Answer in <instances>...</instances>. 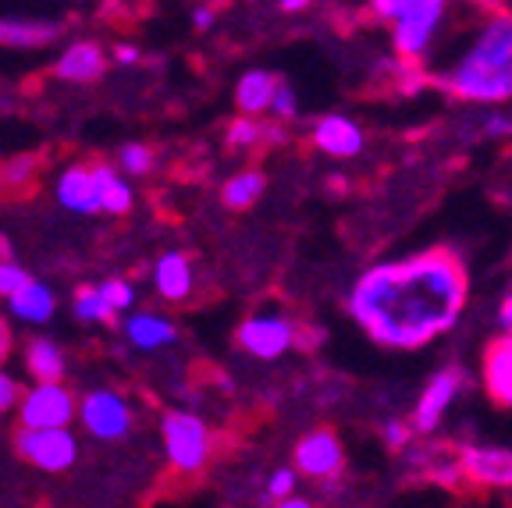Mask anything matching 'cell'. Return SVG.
Here are the masks:
<instances>
[{
  "mask_svg": "<svg viewBox=\"0 0 512 508\" xmlns=\"http://www.w3.org/2000/svg\"><path fill=\"white\" fill-rule=\"evenodd\" d=\"M153 288L164 302L171 306H182L192 299V288H196V274H192V260L182 249H168L160 253V260L153 263Z\"/></svg>",
  "mask_w": 512,
  "mask_h": 508,
  "instance_id": "2e32d148",
  "label": "cell"
},
{
  "mask_svg": "<svg viewBox=\"0 0 512 508\" xmlns=\"http://www.w3.org/2000/svg\"><path fill=\"white\" fill-rule=\"evenodd\" d=\"M459 462L473 491H512V448L459 445Z\"/></svg>",
  "mask_w": 512,
  "mask_h": 508,
  "instance_id": "8fae6325",
  "label": "cell"
},
{
  "mask_svg": "<svg viewBox=\"0 0 512 508\" xmlns=\"http://www.w3.org/2000/svg\"><path fill=\"white\" fill-rule=\"evenodd\" d=\"M118 171H125V175L132 178H143L153 171V150L143 143H125L118 150Z\"/></svg>",
  "mask_w": 512,
  "mask_h": 508,
  "instance_id": "484cf974",
  "label": "cell"
},
{
  "mask_svg": "<svg viewBox=\"0 0 512 508\" xmlns=\"http://www.w3.org/2000/svg\"><path fill=\"white\" fill-rule=\"evenodd\" d=\"M25 370L36 384H50V381H64V370H68V359L64 349L50 338H32L25 345Z\"/></svg>",
  "mask_w": 512,
  "mask_h": 508,
  "instance_id": "ffe728a7",
  "label": "cell"
},
{
  "mask_svg": "<svg viewBox=\"0 0 512 508\" xmlns=\"http://www.w3.org/2000/svg\"><path fill=\"white\" fill-rule=\"evenodd\" d=\"M32 274L25 267H18L15 260H0V299H15L22 288L32 285Z\"/></svg>",
  "mask_w": 512,
  "mask_h": 508,
  "instance_id": "f1b7e54d",
  "label": "cell"
},
{
  "mask_svg": "<svg viewBox=\"0 0 512 508\" xmlns=\"http://www.w3.org/2000/svg\"><path fill=\"white\" fill-rule=\"evenodd\" d=\"M271 118L278 121V125H285V121H296L299 118V93L292 86H288L285 79L278 82V93H274Z\"/></svg>",
  "mask_w": 512,
  "mask_h": 508,
  "instance_id": "4dcf8cb0",
  "label": "cell"
},
{
  "mask_svg": "<svg viewBox=\"0 0 512 508\" xmlns=\"http://www.w3.org/2000/svg\"><path fill=\"white\" fill-rule=\"evenodd\" d=\"M470 4L484 11V15H498V11H505V4H509V0H470Z\"/></svg>",
  "mask_w": 512,
  "mask_h": 508,
  "instance_id": "60d3db41",
  "label": "cell"
},
{
  "mask_svg": "<svg viewBox=\"0 0 512 508\" xmlns=\"http://www.w3.org/2000/svg\"><path fill=\"white\" fill-rule=\"evenodd\" d=\"M466 388H470V374H466L463 366L452 363V366H441V370H434V374L427 377L420 398H416L413 416H409L416 437H434V434H438L441 423H445V413L459 402V395H463Z\"/></svg>",
  "mask_w": 512,
  "mask_h": 508,
  "instance_id": "8992f818",
  "label": "cell"
},
{
  "mask_svg": "<svg viewBox=\"0 0 512 508\" xmlns=\"http://www.w3.org/2000/svg\"><path fill=\"white\" fill-rule=\"evenodd\" d=\"M413 4L416 0H367V11H370L374 22H384V25H392L395 29V25L413 11Z\"/></svg>",
  "mask_w": 512,
  "mask_h": 508,
  "instance_id": "f546056e",
  "label": "cell"
},
{
  "mask_svg": "<svg viewBox=\"0 0 512 508\" xmlns=\"http://www.w3.org/2000/svg\"><path fill=\"white\" fill-rule=\"evenodd\" d=\"M296 477H299V473H296V469H288V466L274 469L271 477H267V494H264V498L271 501V505L292 498V494H296V484H299Z\"/></svg>",
  "mask_w": 512,
  "mask_h": 508,
  "instance_id": "1f68e13d",
  "label": "cell"
},
{
  "mask_svg": "<svg viewBox=\"0 0 512 508\" xmlns=\"http://www.w3.org/2000/svg\"><path fill=\"white\" fill-rule=\"evenodd\" d=\"M264 189H267L264 171H239V175H232L221 185V203L228 210H249L260 203Z\"/></svg>",
  "mask_w": 512,
  "mask_h": 508,
  "instance_id": "603a6c76",
  "label": "cell"
},
{
  "mask_svg": "<svg viewBox=\"0 0 512 508\" xmlns=\"http://www.w3.org/2000/svg\"><path fill=\"white\" fill-rule=\"evenodd\" d=\"M79 423L93 441L114 445V441H125L132 434L136 413L118 388H89L79 398Z\"/></svg>",
  "mask_w": 512,
  "mask_h": 508,
  "instance_id": "5b68a950",
  "label": "cell"
},
{
  "mask_svg": "<svg viewBox=\"0 0 512 508\" xmlns=\"http://www.w3.org/2000/svg\"><path fill=\"white\" fill-rule=\"evenodd\" d=\"M274 508H317L310 498H299V494H292V498H285V501H278Z\"/></svg>",
  "mask_w": 512,
  "mask_h": 508,
  "instance_id": "7bdbcfd3",
  "label": "cell"
},
{
  "mask_svg": "<svg viewBox=\"0 0 512 508\" xmlns=\"http://www.w3.org/2000/svg\"><path fill=\"white\" fill-rule=\"evenodd\" d=\"M310 4H313V0H278V11H281V15H303Z\"/></svg>",
  "mask_w": 512,
  "mask_h": 508,
  "instance_id": "ab89813d",
  "label": "cell"
},
{
  "mask_svg": "<svg viewBox=\"0 0 512 508\" xmlns=\"http://www.w3.org/2000/svg\"><path fill=\"white\" fill-rule=\"evenodd\" d=\"M54 79L61 82H72V86H89V82L104 79L107 72V54L100 43L93 40H79V43H68L61 50V57L54 61Z\"/></svg>",
  "mask_w": 512,
  "mask_h": 508,
  "instance_id": "9a60e30c",
  "label": "cell"
},
{
  "mask_svg": "<svg viewBox=\"0 0 512 508\" xmlns=\"http://www.w3.org/2000/svg\"><path fill=\"white\" fill-rule=\"evenodd\" d=\"M8 306L18 320H25V324H47V320H54V313H57V295L50 292L43 281H32V285L22 288L15 299H8Z\"/></svg>",
  "mask_w": 512,
  "mask_h": 508,
  "instance_id": "7402d4cb",
  "label": "cell"
},
{
  "mask_svg": "<svg viewBox=\"0 0 512 508\" xmlns=\"http://www.w3.org/2000/svg\"><path fill=\"white\" fill-rule=\"evenodd\" d=\"M111 61L121 64V68H128V64H136L139 61V50L132 47V43H118V47L111 50Z\"/></svg>",
  "mask_w": 512,
  "mask_h": 508,
  "instance_id": "74e56055",
  "label": "cell"
},
{
  "mask_svg": "<svg viewBox=\"0 0 512 508\" xmlns=\"http://www.w3.org/2000/svg\"><path fill=\"white\" fill-rule=\"evenodd\" d=\"M299 342V324L285 313H249L239 327H235V345L246 356L274 363L285 352H292Z\"/></svg>",
  "mask_w": 512,
  "mask_h": 508,
  "instance_id": "52a82bcc",
  "label": "cell"
},
{
  "mask_svg": "<svg viewBox=\"0 0 512 508\" xmlns=\"http://www.w3.org/2000/svg\"><path fill=\"white\" fill-rule=\"evenodd\" d=\"M125 338L139 352H160L178 342V327L164 313H132L125 320Z\"/></svg>",
  "mask_w": 512,
  "mask_h": 508,
  "instance_id": "e0dca14e",
  "label": "cell"
},
{
  "mask_svg": "<svg viewBox=\"0 0 512 508\" xmlns=\"http://www.w3.org/2000/svg\"><path fill=\"white\" fill-rule=\"evenodd\" d=\"M480 384L491 405L512 409V334H498L480 352Z\"/></svg>",
  "mask_w": 512,
  "mask_h": 508,
  "instance_id": "4fadbf2b",
  "label": "cell"
},
{
  "mask_svg": "<svg viewBox=\"0 0 512 508\" xmlns=\"http://www.w3.org/2000/svg\"><path fill=\"white\" fill-rule=\"evenodd\" d=\"M100 292H104V299L114 306V313L132 310V306H136V288L128 285L125 278H111V281H104V285H100Z\"/></svg>",
  "mask_w": 512,
  "mask_h": 508,
  "instance_id": "d6a6232c",
  "label": "cell"
},
{
  "mask_svg": "<svg viewBox=\"0 0 512 508\" xmlns=\"http://www.w3.org/2000/svg\"><path fill=\"white\" fill-rule=\"evenodd\" d=\"M498 327H502V334H512V292H505L498 302Z\"/></svg>",
  "mask_w": 512,
  "mask_h": 508,
  "instance_id": "f35d334b",
  "label": "cell"
},
{
  "mask_svg": "<svg viewBox=\"0 0 512 508\" xmlns=\"http://www.w3.org/2000/svg\"><path fill=\"white\" fill-rule=\"evenodd\" d=\"M381 441L384 448L392 455H402L409 445H416V430L409 420H402V416H392V420H384L381 423Z\"/></svg>",
  "mask_w": 512,
  "mask_h": 508,
  "instance_id": "83f0119b",
  "label": "cell"
},
{
  "mask_svg": "<svg viewBox=\"0 0 512 508\" xmlns=\"http://www.w3.org/2000/svg\"><path fill=\"white\" fill-rule=\"evenodd\" d=\"M160 441H164L168 466L178 477H200L214 459V434L207 420L189 409H168L160 416Z\"/></svg>",
  "mask_w": 512,
  "mask_h": 508,
  "instance_id": "3957f363",
  "label": "cell"
},
{
  "mask_svg": "<svg viewBox=\"0 0 512 508\" xmlns=\"http://www.w3.org/2000/svg\"><path fill=\"white\" fill-rule=\"evenodd\" d=\"M448 18V0H416L413 11L392 29V50L402 64H424Z\"/></svg>",
  "mask_w": 512,
  "mask_h": 508,
  "instance_id": "277c9868",
  "label": "cell"
},
{
  "mask_svg": "<svg viewBox=\"0 0 512 508\" xmlns=\"http://www.w3.org/2000/svg\"><path fill=\"white\" fill-rule=\"evenodd\" d=\"M15 452H18V459L43 469V473H68V469L79 462V437L68 427H54V430L18 427Z\"/></svg>",
  "mask_w": 512,
  "mask_h": 508,
  "instance_id": "9c48e42d",
  "label": "cell"
},
{
  "mask_svg": "<svg viewBox=\"0 0 512 508\" xmlns=\"http://www.w3.org/2000/svg\"><path fill=\"white\" fill-rule=\"evenodd\" d=\"M470 274L445 246L370 263L345 295V313L370 342L392 352L427 349L463 320Z\"/></svg>",
  "mask_w": 512,
  "mask_h": 508,
  "instance_id": "6da1fadb",
  "label": "cell"
},
{
  "mask_svg": "<svg viewBox=\"0 0 512 508\" xmlns=\"http://www.w3.org/2000/svg\"><path fill=\"white\" fill-rule=\"evenodd\" d=\"M54 196L68 214H79V217L104 214V207H100V189H96V178H93V164L64 167L61 175H57Z\"/></svg>",
  "mask_w": 512,
  "mask_h": 508,
  "instance_id": "5bb4252c",
  "label": "cell"
},
{
  "mask_svg": "<svg viewBox=\"0 0 512 508\" xmlns=\"http://www.w3.org/2000/svg\"><path fill=\"white\" fill-rule=\"evenodd\" d=\"M93 178H96V189H100V207H104V214L125 217L128 210H132V203H136V196H132V185L121 178L118 167L93 164Z\"/></svg>",
  "mask_w": 512,
  "mask_h": 508,
  "instance_id": "44dd1931",
  "label": "cell"
},
{
  "mask_svg": "<svg viewBox=\"0 0 512 508\" xmlns=\"http://www.w3.org/2000/svg\"><path fill=\"white\" fill-rule=\"evenodd\" d=\"M61 36V25L43 18H0V47L40 50Z\"/></svg>",
  "mask_w": 512,
  "mask_h": 508,
  "instance_id": "d6986e66",
  "label": "cell"
},
{
  "mask_svg": "<svg viewBox=\"0 0 512 508\" xmlns=\"http://www.w3.org/2000/svg\"><path fill=\"white\" fill-rule=\"evenodd\" d=\"M278 75L267 72V68H249L235 82V104L246 118H260V114H271L274 93H278Z\"/></svg>",
  "mask_w": 512,
  "mask_h": 508,
  "instance_id": "ac0fdd59",
  "label": "cell"
},
{
  "mask_svg": "<svg viewBox=\"0 0 512 508\" xmlns=\"http://www.w3.org/2000/svg\"><path fill=\"white\" fill-rule=\"evenodd\" d=\"M72 420H79V398H75V391L64 381L32 384L25 391L22 405H18V427L54 430V427H68Z\"/></svg>",
  "mask_w": 512,
  "mask_h": 508,
  "instance_id": "30bf717a",
  "label": "cell"
},
{
  "mask_svg": "<svg viewBox=\"0 0 512 508\" xmlns=\"http://www.w3.org/2000/svg\"><path fill=\"white\" fill-rule=\"evenodd\" d=\"M11 349H15V334H11V324L0 317V366L11 359Z\"/></svg>",
  "mask_w": 512,
  "mask_h": 508,
  "instance_id": "8d00e7d4",
  "label": "cell"
},
{
  "mask_svg": "<svg viewBox=\"0 0 512 508\" xmlns=\"http://www.w3.org/2000/svg\"><path fill=\"white\" fill-rule=\"evenodd\" d=\"M22 398H25L22 384H18L11 374H4V370H0V416L11 413V409L18 413V405H22Z\"/></svg>",
  "mask_w": 512,
  "mask_h": 508,
  "instance_id": "836d02e7",
  "label": "cell"
},
{
  "mask_svg": "<svg viewBox=\"0 0 512 508\" xmlns=\"http://www.w3.org/2000/svg\"><path fill=\"white\" fill-rule=\"evenodd\" d=\"M310 143L331 160H356L367 150V132L349 114H320L310 125Z\"/></svg>",
  "mask_w": 512,
  "mask_h": 508,
  "instance_id": "7c38bea8",
  "label": "cell"
},
{
  "mask_svg": "<svg viewBox=\"0 0 512 508\" xmlns=\"http://www.w3.org/2000/svg\"><path fill=\"white\" fill-rule=\"evenodd\" d=\"M75 317H79L82 324H114L118 313H114V306L104 299L100 285H82L79 292H75Z\"/></svg>",
  "mask_w": 512,
  "mask_h": 508,
  "instance_id": "cb8c5ba5",
  "label": "cell"
},
{
  "mask_svg": "<svg viewBox=\"0 0 512 508\" xmlns=\"http://www.w3.org/2000/svg\"><path fill=\"white\" fill-rule=\"evenodd\" d=\"M224 143H228V150H253L256 143H264V121L239 114L224 128Z\"/></svg>",
  "mask_w": 512,
  "mask_h": 508,
  "instance_id": "d4e9b609",
  "label": "cell"
},
{
  "mask_svg": "<svg viewBox=\"0 0 512 508\" xmlns=\"http://www.w3.org/2000/svg\"><path fill=\"white\" fill-rule=\"evenodd\" d=\"M480 128H484L488 139H509L512 135V114L509 111H491Z\"/></svg>",
  "mask_w": 512,
  "mask_h": 508,
  "instance_id": "e575fe53",
  "label": "cell"
},
{
  "mask_svg": "<svg viewBox=\"0 0 512 508\" xmlns=\"http://www.w3.org/2000/svg\"><path fill=\"white\" fill-rule=\"evenodd\" d=\"M292 462H296V473L299 477H310L317 484H331V480H342L345 477V445H342V434L335 427H313L306 430L303 437L296 441L292 448Z\"/></svg>",
  "mask_w": 512,
  "mask_h": 508,
  "instance_id": "ba28073f",
  "label": "cell"
},
{
  "mask_svg": "<svg viewBox=\"0 0 512 508\" xmlns=\"http://www.w3.org/2000/svg\"><path fill=\"white\" fill-rule=\"evenodd\" d=\"M36 171H40L36 157H11L8 164H0V185L4 189H25L36 178Z\"/></svg>",
  "mask_w": 512,
  "mask_h": 508,
  "instance_id": "4316f807",
  "label": "cell"
},
{
  "mask_svg": "<svg viewBox=\"0 0 512 508\" xmlns=\"http://www.w3.org/2000/svg\"><path fill=\"white\" fill-rule=\"evenodd\" d=\"M438 86L463 104L498 107L512 100V15L498 11L477 25L473 40L441 68Z\"/></svg>",
  "mask_w": 512,
  "mask_h": 508,
  "instance_id": "7a4b0ae2",
  "label": "cell"
},
{
  "mask_svg": "<svg viewBox=\"0 0 512 508\" xmlns=\"http://www.w3.org/2000/svg\"><path fill=\"white\" fill-rule=\"evenodd\" d=\"M214 22H217V11L210 8V4H200V8H192V25H196L200 32L214 29Z\"/></svg>",
  "mask_w": 512,
  "mask_h": 508,
  "instance_id": "d590c367",
  "label": "cell"
},
{
  "mask_svg": "<svg viewBox=\"0 0 512 508\" xmlns=\"http://www.w3.org/2000/svg\"><path fill=\"white\" fill-rule=\"evenodd\" d=\"M264 139L278 146V143H285L288 135H285V128H281V125H264Z\"/></svg>",
  "mask_w": 512,
  "mask_h": 508,
  "instance_id": "b9f144b4",
  "label": "cell"
}]
</instances>
